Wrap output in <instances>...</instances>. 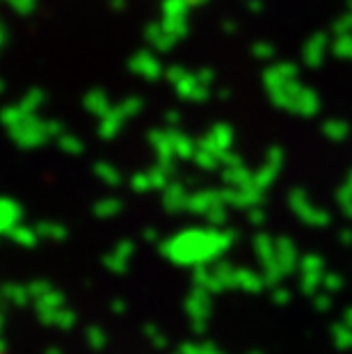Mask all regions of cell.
Instances as JSON below:
<instances>
[{
    "label": "cell",
    "mask_w": 352,
    "mask_h": 354,
    "mask_svg": "<svg viewBox=\"0 0 352 354\" xmlns=\"http://www.w3.org/2000/svg\"><path fill=\"white\" fill-rule=\"evenodd\" d=\"M0 354H5V352H3V350H0Z\"/></svg>",
    "instance_id": "6da1fadb"
}]
</instances>
